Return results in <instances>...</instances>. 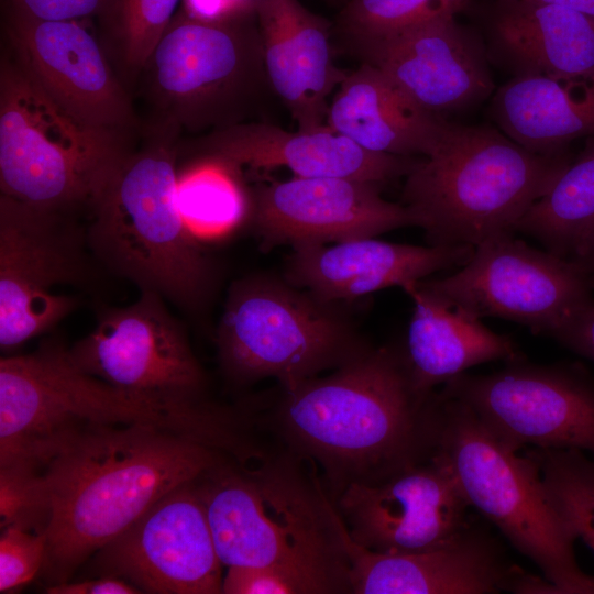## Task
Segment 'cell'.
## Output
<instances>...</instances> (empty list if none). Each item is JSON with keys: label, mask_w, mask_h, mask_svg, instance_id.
<instances>
[{"label": "cell", "mask_w": 594, "mask_h": 594, "mask_svg": "<svg viewBox=\"0 0 594 594\" xmlns=\"http://www.w3.org/2000/svg\"><path fill=\"white\" fill-rule=\"evenodd\" d=\"M376 183L340 177H299L257 186L250 216L262 245L340 242L416 226L402 202L381 196Z\"/></svg>", "instance_id": "d6986e66"}, {"label": "cell", "mask_w": 594, "mask_h": 594, "mask_svg": "<svg viewBox=\"0 0 594 594\" xmlns=\"http://www.w3.org/2000/svg\"><path fill=\"white\" fill-rule=\"evenodd\" d=\"M86 20H41L7 9L6 50L64 111L90 127L132 136L128 87Z\"/></svg>", "instance_id": "9a60e30c"}, {"label": "cell", "mask_w": 594, "mask_h": 594, "mask_svg": "<svg viewBox=\"0 0 594 594\" xmlns=\"http://www.w3.org/2000/svg\"><path fill=\"white\" fill-rule=\"evenodd\" d=\"M177 202L186 224L201 241L232 232L251 209L241 172L210 156L178 172Z\"/></svg>", "instance_id": "f1b7e54d"}, {"label": "cell", "mask_w": 594, "mask_h": 594, "mask_svg": "<svg viewBox=\"0 0 594 594\" xmlns=\"http://www.w3.org/2000/svg\"><path fill=\"white\" fill-rule=\"evenodd\" d=\"M332 503L349 537L378 553L431 550L472 525L452 471L435 454L378 480L351 483Z\"/></svg>", "instance_id": "2e32d148"}, {"label": "cell", "mask_w": 594, "mask_h": 594, "mask_svg": "<svg viewBox=\"0 0 594 594\" xmlns=\"http://www.w3.org/2000/svg\"><path fill=\"white\" fill-rule=\"evenodd\" d=\"M272 90L302 131L327 125L328 98L348 73L333 61L329 24L298 0H255Z\"/></svg>", "instance_id": "cb8c5ba5"}, {"label": "cell", "mask_w": 594, "mask_h": 594, "mask_svg": "<svg viewBox=\"0 0 594 594\" xmlns=\"http://www.w3.org/2000/svg\"><path fill=\"white\" fill-rule=\"evenodd\" d=\"M433 393L425 398L415 391L404 353L364 346L330 375L283 388L256 424L275 432L290 454L320 466L333 501L351 483L429 457Z\"/></svg>", "instance_id": "7a4b0ae2"}, {"label": "cell", "mask_w": 594, "mask_h": 594, "mask_svg": "<svg viewBox=\"0 0 594 594\" xmlns=\"http://www.w3.org/2000/svg\"><path fill=\"white\" fill-rule=\"evenodd\" d=\"M448 121L369 63L346 75L327 117L330 129L363 148L402 156L428 155Z\"/></svg>", "instance_id": "d4e9b609"}, {"label": "cell", "mask_w": 594, "mask_h": 594, "mask_svg": "<svg viewBox=\"0 0 594 594\" xmlns=\"http://www.w3.org/2000/svg\"><path fill=\"white\" fill-rule=\"evenodd\" d=\"M178 2L108 1L99 16V37L114 70L127 87L140 78L152 52L172 22Z\"/></svg>", "instance_id": "f546056e"}, {"label": "cell", "mask_w": 594, "mask_h": 594, "mask_svg": "<svg viewBox=\"0 0 594 594\" xmlns=\"http://www.w3.org/2000/svg\"><path fill=\"white\" fill-rule=\"evenodd\" d=\"M96 554L103 575L121 578L142 593H222L223 564L198 480L167 493Z\"/></svg>", "instance_id": "e0dca14e"}, {"label": "cell", "mask_w": 594, "mask_h": 594, "mask_svg": "<svg viewBox=\"0 0 594 594\" xmlns=\"http://www.w3.org/2000/svg\"><path fill=\"white\" fill-rule=\"evenodd\" d=\"M516 231L547 251L581 262L594 237V138L519 221Z\"/></svg>", "instance_id": "83f0119b"}, {"label": "cell", "mask_w": 594, "mask_h": 594, "mask_svg": "<svg viewBox=\"0 0 594 594\" xmlns=\"http://www.w3.org/2000/svg\"><path fill=\"white\" fill-rule=\"evenodd\" d=\"M475 14L488 56L515 75L569 82L594 77V15L528 0H490Z\"/></svg>", "instance_id": "603a6c76"}, {"label": "cell", "mask_w": 594, "mask_h": 594, "mask_svg": "<svg viewBox=\"0 0 594 594\" xmlns=\"http://www.w3.org/2000/svg\"><path fill=\"white\" fill-rule=\"evenodd\" d=\"M332 517L346 563L350 593L494 594L543 590V581L512 564L498 541L473 525L441 547L386 554L355 543L337 510Z\"/></svg>", "instance_id": "ac0fdd59"}, {"label": "cell", "mask_w": 594, "mask_h": 594, "mask_svg": "<svg viewBox=\"0 0 594 594\" xmlns=\"http://www.w3.org/2000/svg\"><path fill=\"white\" fill-rule=\"evenodd\" d=\"M550 503L574 539L594 552V458L575 449L530 448Z\"/></svg>", "instance_id": "4dcf8cb0"}, {"label": "cell", "mask_w": 594, "mask_h": 594, "mask_svg": "<svg viewBox=\"0 0 594 594\" xmlns=\"http://www.w3.org/2000/svg\"><path fill=\"white\" fill-rule=\"evenodd\" d=\"M440 392L468 405L516 451L575 449L594 458V377L578 365H537L518 356L491 374L462 373Z\"/></svg>", "instance_id": "4fadbf2b"}, {"label": "cell", "mask_w": 594, "mask_h": 594, "mask_svg": "<svg viewBox=\"0 0 594 594\" xmlns=\"http://www.w3.org/2000/svg\"><path fill=\"white\" fill-rule=\"evenodd\" d=\"M491 111L503 133L536 153L566 151L575 140L594 138V90L587 81L515 75L497 89Z\"/></svg>", "instance_id": "4316f807"}, {"label": "cell", "mask_w": 594, "mask_h": 594, "mask_svg": "<svg viewBox=\"0 0 594 594\" xmlns=\"http://www.w3.org/2000/svg\"><path fill=\"white\" fill-rule=\"evenodd\" d=\"M538 3L553 4L573 9L590 15H594V0H528Z\"/></svg>", "instance_id": "ab89813d"}, {"label": "cell", "mask_w": 594, "mask_h": 594, "mask_svg": "<svg viewBox=\"0 0 594 594\" xmlns=\"http://www.w3.org/2000/svg\"><path fill=\"white\" fill-rule=\"evenodd\" d=\"M96 326L68 349L81 371L167 405L206 403L207 377L165 299L150 290L125 307L99 306Z\"/></svg>", "instance_id": "5bb4252c"}, {"label": "cell", "mask_w": 594, "mask_h": 594, "mask_svg": "<svg viewBox=\"0 0 594 594\" xmlns=\"http://www.w3.org/2000/svg\"><path fill=\"white\" fill-rule=\"evenodd\" d=\"M472 0H351L342 14L359 43L378 38L444 13L464 11Z\"/></svg>", "instance_id": "1f68e13d"}, {"label": "cell", "mask_w": 594, "mask_h": 594, "mask_svg": "<svg viewBox=\"0 0 594 594\" xmlns=\"http://www.w3.org/2000/svg\"><path fill=\"white\" fill-rule=\"evenodd\" d=\"M471 245H410L374 237L293 246L287 282L317 299L332 304L392 287H406L438 271L461 267Z\"/></svg>", "instance_id": "7402d4cb"}, {"label": "cell", "mask_w": 594, "mask_h": 594, "mask_svg": "<svg viewBox=\"0 0 594 594\" xmlns=\"http://www.w3.org/2000/svg\"><path fill=\"white\" fill-rule=\"evenodd\" d=\"M266 458L256 470L223 462L198 480L216 551L226 566H276L308 594L350 593L333 504L287 462Z\"/></svg>", "instance_id": "5b68a950"}, {"label": "cell", "mask_w": 594, "mask_h": 594, "mask_svg": "<svg viewBox=\"0 0 594 594\" xmlns=\"http://www.w3.org/2000/svg\"><path fill=\"white\" fill-rule=\"evenodd\" d=\"M592 279L583 263L504 233L476 245L455 273L418 285L479 319L502 318L550 337L594 301Z\"/></svg>", "instance_id": "7c38bea8"}, {"label": "cell", "mask_w": 594, "mask_h": 594, "mask_svg": "<svg viewBox=\"0 0 594 594\" xmlns=\"http://www.w3.org/2000/svg\"><path fill=\"white\" fill-rule=\"evenodd\" d=\"M366 62L417 103L448 119L487 99L494 90L488 52L457 13H444L402 31L360 43Z\"/></svg>", "instance_id": "ffe728a7"}, {"label": "cell", "mask_w": 594, "mask_h": 594, "mask_svg": "<svg viewBox=\"0 0 594 594\" xmlns=\"http://www.w3.org/2000/svg\"><path fill=\"white\" fill-rule=\"evenodd\" d=\"M588 82H590L591 87H592L593 90H594V77H593Z\"/></svg>", "instance_id": "b9f144b4"}, {"label": "cell", "mask_w": 594, "mask_h": 594, "mask_svg": "<svg viewBox=\"0 0 594 594\" xmlns=\"http://www.w3.org/2000/svg\"><path fill=\"white\" fill-rule=\"evenodd\" d=\"M330 305L266 276L234 282L216 332L223 371L241 384L273 377L290 388L337 369L364 346Z\"/></svg>", "instance_id": "30bf717a"}, {"label": "cell", "mask_w": 594, "mask_h": 594, "mask_svg": "<svg viewBox=\"0 0 594 594\" xmlns=\"http://www.w3.org/2000/svg\"><path fill=\"white\" fill-rule=\"evenodd\" d=\"M227 454L152 425H91L64 439L42 469L50 585L69 581L170 491L201 479Z\"/></svg>", "instance_id": "6da1fadb"}, {"label": "cell", "mask_w": 594, "mask_h": 594, "mask_svg": "<svg viewBox=\"0 0 594 594\" xmlns=\"http://www.w3.org/2000/svg\"><path fill=\"white\" fill-rule=\"evenodd\" d=\"M202 156L219 158L238 169L287 167L299 177L353 178L382 185L406 176L413 156L363 148L328 125L290 132L263 122H242L209 132Z\"/></svg>", "instance_id": "44dd1931"}, {"label": "cell", "mask_w": 594, "mask_h": 594, "mask_svg": "<svg viewBox=\"0 0 594 594\" xmlns=\"http://www.w3.org/2000/svg\"><path fill=\"white\" fill-rule=\"evenodd\" d=\"M185 11L206 19L254 13L255 0H186Z\"/></svg>", "instance_id": "f35d334b"}, {"label": "cell", "mask_w": 594, "mask_h": 594, "mask_svg": "<svg viewBox=\"0 0 594 594\" xmlns=\"http://www.w3.org/2000/svg\"><path fill=\"white\" fill-rule=\"evenodd\" d=\"M132 146L58 107L7 52L0 63V194L50 210L86 216Z\"/></svg>", "instance_id": "ba28073f"}, {"label": "cell", "mask_w": 594, "mask_h": 594, "mask_svg": "<svg viewBox=\"0 0 594 594\" xmlns=\"http://www.w3.org/2000/svg\"><path fill=\"white\" fill-rule=\"evenodd\" d=\"M550 337L594 362V301L578 311Z\"/></svg>", "instance_id": "8d00e7d4"}, {"label": "cell", "mask_w": 594, "mask_h": 594, "mask_svg": "<svg viewBox=\"0 0 594 594\" xmlns=\"http://www.w3.org/2000/svg\"><path fill=\"white\" fill-rule=\"evenodd\" d=\"M91 425L157 426L222 452L240 442L231 410L129 394L78 369L57 340L0 360V466L42 470L64 439Z\"/></svg>", "instance_id": "277c9868"}, {"label": "cell", "mask_w": 594, "mask_h": 594, "mask_svg": "<svg viewBox=\"0 0 594 594\" xmlns=\"http://www.w3.org/2000/svg\"><path fill=\"white\" fill-rule=\"evenodd\" d=\"M255 22V12L175 14L140 76L155 121L191 132L246 122L252 103L271 88Z\"/></svg>", "instance_id": "9c48e42d"}, {"label": "cell", "mask_w": 594, "mask_h": 594, "mask_svg": "<svg viewBox=\"0 0 594 594\" xmlns=\"http://www.w3.org/2000/svg\"><path fill=\"white\" fill-rule=\"evenodd\" d=\"M452 471L480 513L560 594H594L579 565L574 537L550 503L536 461L499 440L464 403L435 392L431 451Z\"/></svg>", "instance_id": "52a82bcc"}, {"label": "cell", "mask_w": 594, "mask_h": 594, "mask_svg": "<svg viewBox=\"0 0 594 594\" xmlns=\"http://www.w3.org/2000/svg\"><path fill=\"white\" fill-rule=\"evenodd\" d=\"M581 263H583L585 267L590 271V273L594 276V237L584 257L581 260Z\"/></svg>", "instance_id": "60d3db41"}, {"label": "cell", "mask_w": 594, "mask_h": 594, "mask_svg": "<svg viewBox=\"0 0 594 594\" xmlns=\"http://www.w3.org/2000/svg\"><path fill=\"white\" fill-rule=\"evenodd\" d=\"M0 519L1 528L14 526L45 532L47 510L42 471L0 466Z\"/></svg>", "instance_id": "d6a6232c"}, {"label": "cell", "mask_w": 594, "mask_h": 594, "mask_svg": "<svg viewBox=\"0 0 594 594\" xmlns=\"http://www.w3.org/2000/svg\"><path fill=\"white\" fill-rule=\"evenodd\" d=\"M102 268L79 216L0 194V348L11 351L50 331L80 306L57 286L91 288Z\"/></svg>", "instance_id": "8fae6325"}, {"label": "cell", "mask_w": 594, "mask_h": 594, "mask_svg": "<svg viewBox=\"0 0 594 594\" xmlns=\"http://www.w3.org/2000/svg\"><path fill=\"white\" fill-rule=\"evenodd\" d=\"M46 553V535L20 527L2 528L0 537V592L29 583L41 572Z\"/></svg>", "instance_id": "836d02e7"}, {"label": "cell", "mask_w": 594, "mask_h": 594, "mask_svg": "<svg viewBox=\"0 0 594 594\" xmlns=\"http://www.w3.org/2000/svg\"><path fill=\"white\" fill-rule=\"evenodd\" d=\"M50 594H135L142 593L130 582L112 575H102L79 582H63L47 586Z\"/></svg>", "instance_id": "74e56055"}, {"label": "cell", "mask_w": 594, "mask_h": 594, "mask_svg": "<svg viewBox=\"0 0 594 594\" xmlns=\"http://www.w3.org/2000/svg\"><path fill=\"white\" fill-rule=\"evenodd\" d=\"M532 152L498 129L448 121L406 175L403 201L432 245H471L514 233L573 160Z\"/></svg>", "instance_id": "8992f818"}, {"label": "cell", "mask_w": 594, "mask_h": 594, "mask_svg": "<svg viewBox=\"0 0 594 594\" xmlns=\"http://www.w3.org/2000/svg\"><path fill=\"white\" fill-rule=\"evenodd\" d=\"M109 0H6L7 9L26 16L51 20H87L100 16Z\"/></svg>", "instance_id": "d590c367"}, {"label": "cell", "mask_w": 594, "mask_h": 594, "mask_svg": "<svg viewBox=\"0 0 594 594\" xmlns=\"http://www.w3.org/2000/svg\"><path fill=\"white\" fill-rule=\"evenodd\" d=\"M226 594H308L294 575L276 566H228L222 580Z\"/></svg>", "instance_id": "e575fe53"}, {"label": "cell", "mask_w": 594, "mask_h": 594, "mask_svg": "<svg viewBox=\"0 0 594 594\" xmlns=\"http://www.w3.org/2000/svg\"><path fill=\"white\" fill-rule=\"evenodd\" d=\"M403 289L414 302L404 356L420 396L428 398L436 386L474 365L520 356L509 337L449 306L422 289L418 282Z\"/></svg>", "instance_id": "484cf974"}, {"label": "cell", "mask_w": 594, "mask_h": 594, "mask_svg": "<svg viewBox=\"0 0 594 594\" xmlns=\"http://www.w3.org/2000/svg\"><path fill=\"white\" fill-rule=\"evenodd\" d=\"M154 121L97 194L87 215L89 249L102 268L198 315L218 280L215 262L177 202V135Z\"/></svg>", "instance_id": "3957f363"}]
</instances>
